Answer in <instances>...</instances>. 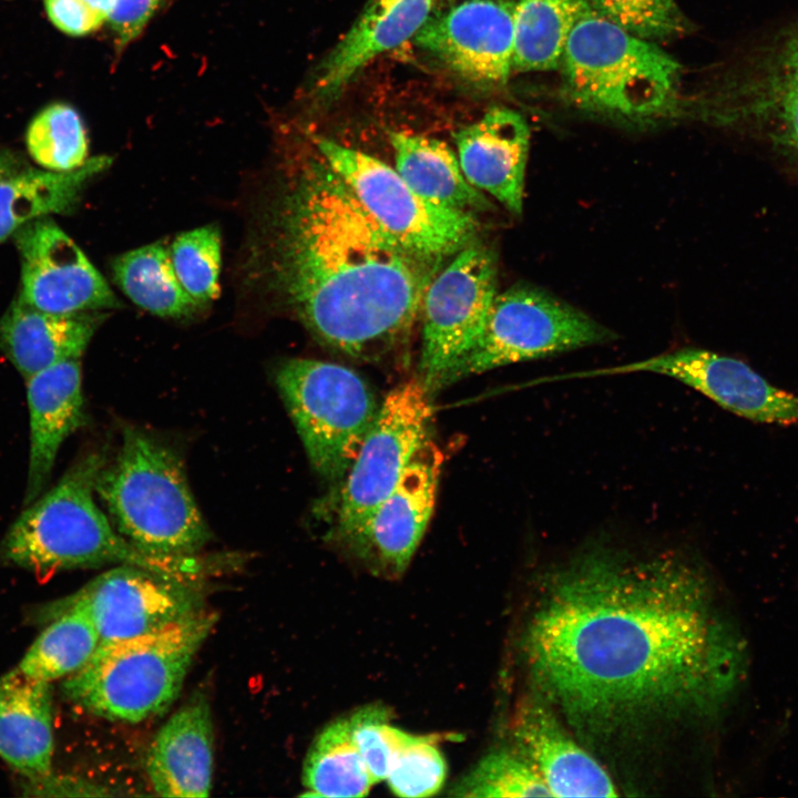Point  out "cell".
Returning <instances> with one entry per match:
<instances>
[{"mask_svg": "<svg viewBox=\"0 0 798 798\" xmlns=\"http://www.w3.org/2000/svg\"><path fill=\"white\" fill-rule=\"evenodd\" d=\"M710 594L674 552L581 550L544 575L523 633L540 698L600 741L710 714L739 656Z\"/></svg>", "mask_w": 798, "mask_h": 798, "instance_id": "6da1fadb", "label": "cell"}, {"mask_svg": "<svg viewBox=\"0 0 798 798\" xmlns=\"http://www.w3.org/2000/svg\"><path fill=\"white\" fill-rule=\"evenodd\" d=\"M275 283L306 328L352 357L389 350L411 329L442 260L403 246L320 156L275 211Z\"/></svg>", "mask_w": 798, "mask_h": 798, "instance_id": "7a4b0ae2", "label": "cell"}, {"mask_svg": "<svg viewBox=\"0 0 798 798\" xmlns=\"http://www.w3.org/2000/svg\"><path fill=\"white\" fill-rule=\"evenodd\" d=\"M106 463L98 451L81 456L48 491L25 505L0 540V567L37 575L105 564H129L194 579L196 557L165 559L127 541L98 507L96 478Z\"/></svg>", "mask_w": 798, "mask_h": 798, "instance_id": "3957f363", "label": "cell"}, {"mask_svg": "<svg viewBox=\"0 0 798 798\" xmlns=\"http://www.w3.org/2000/svg\"><path fill=\"white\" fill-rule=\"evenodd\" d=\"M95 493L115 529L139 550L165 559L196 557L211 539L177 456L155 438L124 427Z\"/></svg>", "mask_w": 798, "mask_h": 798, "instance_id": "277c9868", "label": "cell"}, {"mask_svg": "<svg viewBox=\"0 0 798 798\" xmlns=\"http://www.w3.org/2000/svg\"><path fill=\"white\" fill-rule=\"evenodd\" d=\"M217 622L205 608L163 630L101 644L62 685L78 707L113 722L163 714L178 696L192 663Z\"/></svg>", "mask_w": 798, "mask_h": 798, "instance_id": "5b68a950", "label": "cell"}, {"mask_svg": "<svg viewBox=\"0 0 798 798\" xmlns=\"http://www.w3.org/2000/svg\"><path fill=\"white\" fill-rule=\"evenodd\" d=\"M560 69L576 106L628 120L656 117L674 106L681 73L654 41L618 27L591 2L567 38Z\"/></svg>", "mask_w": 798, "mask_h": 798, "instance_id": "8992f818", "label": "cell"}, {"mask_svg": "<svg viewBox=\"0 0 798 798\" xmlns=\"http://www.w3.org/2000/svg\"><path fill=\"white\" fill-rule=\"evenodd\" d=\"M276 385L314 469L344 479L379 410L368 385L347 367L305 358L283 362Z\"/></svg>", "mask_w": 798, "mask_h": 798, "instance_id": "52a82bcc", "label": "cell"}, {"mask_svg": "<svg viewBox=\"0 0 798 798\" xmlns=\"http://www.w3.org/2000/svg\"><path fill=\"white\" fill-rule=\"evenodd\" d=\"M315 144L364 208L408 249L442 260L477 239L474 213L427 201L396 168L369 154L321 136Z\"/></svg>", "mask_w": 798, "mask_h": 798, "instance_id": "ba28073f", "label": "cell"}, {"mask_svg": "<svg viewBox=\"0 0 798 798\" xmlns=\"http://www.w3.org/2000/svg\"><path fill=\"white\" fill-rule=\"evenodd\" d=\"M615 338L612 330L552 294L515 284L497 294L480 338L454 370L451 382Z\"/></svg>", "mask_w": 798, "mask_h": 798, "instance_id": "9c48e42d", "label": "cell"}, {"mask_svg": "<svg viewBox=\"0 0 798 798\" xmlns=\"http://www.w3.org/2000/svg\"><path fill=\"white\" fill-rule=\"evenodd\" d=\"M497 257L474 239L437 273L424 293L420 381L429 395L451 382L480 338L497 296Z\"/></svg>", "mask_w": 798, "mask_h": 798, "instance_id": "30bf717a", "label": "cell"}, {"mask_svg": "<svg viewBox=\"0 0 798 798\" xmlns=\"http://www.w3.org/2000/svg\"><path fill=\"white\" fill-rule=\"evenodd\" d=\"M194 579L120 564L89 581L76 592L41 604L30 614L47 624L70 608L92 620L100 644L150 634L194 616L204 610Z\"/></svg>", "mask_w": 798, "mask_h": 798, "instance_id": "8fae6325", "label": "cell"}, {"mask_svg": "<svg viewBox=\"0 0 798 798\" xmlns=\"http://www.w3.org/2000/svg\"><path fill=\"white\" fill-rule=\"evenodd\" d=\"M430 416L429 392L420 380L406 381L385 397L340 491L337 532L348 546L426 441Z\"/></svg>", "mask_w": 798, "mask_h": 798, "instance_id": "7c38bea8", "label": "cell"}, {"mask_svg": "<svg viewBox=\"0 0 798 798\" xmlns=\"http://www.w3.org/2000/svg\"><path fill=\"white\" fill-rule=\"evenodd\" d=\"M13 238L21 259L18 299L23 304L53 314L119 306L103 276L50 217L27 223Z\"/></svg>", "mask_w": 798, "mask_h": 798, "instance_id": "4fadbf2b", "label": "cell"}, {"mask_svg": "<svg viewBox=\"0 0 798 798\" xmlns=\"http://www.w3.org/2000/svg\"><path fill=\"white\" fill-rule=\"evenodd\" d=\"M709 106L726 122L751 124L798 154V21L756 50Z\"/></svg>", "mask_w": 798, "mask_h": 798, "instance_id": "5bb4252c", "label": "cell"}, {"mask_svg": "<svg viewBox=\"0 0 798 798\" xmlns=\"http://www.w3.org/2000/svg\"><path fill=\"white\" fill-rule=\"evenodd\" d=\"M602 375L653 372L699 391L718 406L746 419L798 424V396L777 388L747 364L695 347L601 369Z\"/></svg>", "mask_w": 798, "mask_h": 798, "instance_id": "9a60e30c", "label": "cell"}, {"mask_svg": "<svg viewBox=\"0 0 798 798\" xmlns=\"http://www.w3.org/2000/svg\"><path fill=\"white\" fill-rule=\"evenodd\" d=\"M456 74L481 85L504 84L513 71L514 6L468 0L428 18L413 37Z\"/></svg>", "mask_w": 798, "mask_h": 798, "instance_id": "2e32d148", "label": "cell"}, {"mask_svg": "<svg viewBox=\"0 0 798 798\" xmlns=\"http://www.w3.org/2000/svg\"><path fill=\"white\" fill-rule=\"evenodd\" d=\"M442 462L441 450L424 441L349 546L374 574L392 579L408 567L433 512Z\"/></svg>", "mask_w": 798, "mask_h": 798, "instance_id": "e0dca14e", "label": "cell"}, {"mask_svg": "<svg viewBox=\"0 0 798 798\" xmlns=\"http://www.w3.org/2000/svg\"><path fill=\"white\" fill-rule=\"evenodd\" d=\"M453 137L468 182L520 216L530 147V129L523 116L511 109L494 106Z\"/></svg>", "mask_w": 798, "mask_h": 798, "instance_id": "ac0fdd59", "label": "cell"}, {"mask_svg": "<svg viewBox=\"0 0 798 798\" xmlns=\"http://www.w3.org/2000/svg\"><path fill=\"white\" fill-rule=\"evenodd\" d=\"M515 750L539 771L553 797H615L606 770L567 735L543 699L528 700L513 725Z\"/></svg>", "mask_w": 798, "mask_h": 798, "instance_id": "d6986e66", "label": "cell"}, {"mask_svg": "<svg viewBox=\"0 0 798 798\" xmlns=\"http://www.w3.org/2000/svg\"><path fill=\"white\" fill-rule=\"evenodd\" d=\"M146 773L161 797H207L214 773V728L208 700L194 695L154 737Z\"/></svg>", "mask_w": 798, "mask_h": 798, "instance_id": "ffe728a7", "label": "cell"}, {"mask_svg": "<svg viewBox=\"0 0 798 798\" xmlns=\"http://www.w3.org/2000/svg\"><path fill=\"white\" fill-rule=\"evenodd\" d=\"M29 459L23 504L47 488L60 448L84 417L79 359L61 362L25 379Z\"/></svg>", "mask_w": 798, "mask_h": 798, "instance_id": "44dd1931", "label": "cell"}, {"mask_svg": "<svg viewBox=\"0 0 798 798\" xmlns=\"http://www.w3.org/2000/svg\"><path fill=\"white\" fill-rule=\"evenodd\" d=\"M433 0H370L323 61L315 83L330 101L372 59L413 38L430 17Z\"/></svg>", "mask_w": 798, "mask_h": 798, "instance_id": "7402d4cb", "label": "cell"}, {"mask_svg": "<svg viewBox=\"0 0 798 798\" xmlns=\"http://www.w3.org/2000/svg\"><path fill=\"white\" fill-rule=\"evenodd\" d=\"M104 317L98 310L53 314L16 299L0 318V350L25 380L80 359Z\"/></svg>", "mask_w": 798, "mask_h": 798, "instance_id": "603a6c76", "label": "cell"}, {"mask_svg": "<svg viewBox=\"0 0 798 798\" xmlns=\"http://www.w3.org/2000/svg\"><path fill=\"white\" fill-rule=\"evenodd\" d=\"M53 720L50 683L17 667L0 676V757L25 779L51 771Z\"/></svg>", "mask_w": 798, "mask_h": 798, "instance_id": "cb8c5ba5", "label": "cell"}, {"mask_svg": "<svg viewBox=\"0 0 798 798\" xmlns=\"http://www.w3.org/2000/svg\"><path fill=\"white\" fill-rule=\"evenodd\" d=\"M397 172L420 196L452 209L488 212L492 203L464 177L450 146L437 139L391 132Z\"/></svg>", "mask_w": 798, "mask_h": 798, "instance_id": "d4e9b609", "label": "cell"}, {"mask_svg": "<svg viewBox=\"0 0 798 798\" xmlns=\"http://www.w3.org/2000/svg\"><path fill=\"white\" fill-rule=\"evenodd\" d=\"M109 161L94 157L70 172L28 167L0 181V242L33 219L71 211L89 180Z\"/></svg>", "mask_w": 798, "mask_h": 798, "instance_id": "484cf974", "label": "cell"}, {"mask_svg": "<svg viewBox=\"0 0 798 798\" xmlns=\"http://www.w3.org/2000/svg\"><path fill=\"white\" fill-rule=\"evenodd\" d=\"M114 280L139 307L161 317L180 318L198 307L175 274L170 248L154 243L126 252L113 262Z\"/></svg>", "mask_w": 798, "mask_h": 798, "instance_id": "4316f807", "label": "cell"}, {"mask_svg": "<svg viewBox=\"0 0 798 798\" xmlns=\"http://www.w3.org/2000/svg\"><path fill=\"white\" fill-rule=\"evenodd\" d=\"M590 0H520L514 6L513 70L560 68L567 38Z\"/></svg>", "mask_w": 798, "mask_h": 798, "instance_id": "83f0119b", "label": "cell"}, {"mask_svg": "<svg viewBox=\"0 0 798 798\" xmlns=\"http://www.w3.org/2000/svg\"><path fill=\"white\" fill-rule=\"evenodd\" d=\"M306 796L364 797L374 785L356 748L347 717L335 719L314 738L303 764Z\"/></svg>", "mask_w": 798, "mask_h": 798, "instance_id": "f1b7e54d", "label": "cell"}, {"mask_svg": "<svg viewBox=\"0 0 798 798\" xmlns=\"http://www.w3.org/2000/svg\"><path fill=\"white\" fill-rule=\"evenodd\" d=\"M99 644L90 616L80 608H70L47 623L17 668L47 683L65 679L90 661Z\"/></svg>", "mask_w": 798, "mask_h": 798, "instance_id": "f546056e", "label": "cell"}, {"mask_svg": "<svg viewBox=\"0 0 798 798\" xmlns=\"http://www.w3.org/2000/svg\"><path fill=\"white\" fill-rule=\"evenodd\" d=\"M30 156L52 172H70L88 161V139L79 113L63 103L42 110L27 130Z\"/></svg>", "mask_w": 798, "mask_h": 798, "instance_id": "4dcf8cb0", "label": "cell"}, {"mask_svg": "<svg viewBox=\"0 0 798 798\" xmlns=\"http://www.w3.org/2000/svg\"><path fill=\"white\" fill-rule=\"evenodd\" d=\"M449 795L463 798L552 796L539 771L514 749L483 756L451 786Z\"/></svg>", "mask_w": 798, "mask_h": 798, "instance_id": "1f68e13d", "label": "cell"}, {"mask_svg": "<svg viewBox=\"0 0 798 798\" xmlns=\"http://www.w3.org/2000/svg\"><path fill=\"white\" fill-rule=\"evenodd\" d=\"M171 260L184 290L200 306L219 295L221 235L214 225L202 226L176 237Z\"/></svg>", "mask_w": 798, "mask_h": 798, "instance_id": "d6a6232c", "label": "cell"}, {"mask_svg": "<svg viewBox=\"0 0 798 798\" xmlns=\"http://www.w3.org/2000/svg\"><path fill=\"white\" fill-rule=\"evenodd\" d=\"M437 739L434 735H411L400 730L386 778L393 795L419 798L440 791L447 777V764L436 746Z\"/></svg>", "mask_w": 798, "mask_h": 798, "instance_id": "836d02e7", "label": "cell"}, {"mask_svg": "<svg viewBox=\"0 0 798 798\" xmlns=\"http://www.w3.org/2000/svg\"><path fill=\"white\" fill-rule=\"evenodd\" d=\"M603 17L626 31L649 40L683 33L686 20L675 0H590Z\"/></svg>", "mask_w": 798, "mask_h": 798, "instance_id": "e575fe53", "label": "cell"}, {"mask_svg": "<svg viewBox=\"0 0 798 798\" xmlns=\"http://www.w3.org/2000/svg\"><path fill=\"white\" fill-rule=\"evenodd\" d=\"M347 719L351 739L374 784L386 780L398 735V728L389 724V708L379 703L368 704Z\"/></svg>", "mask_w": 798, "mask_h": 798, "instance_id": "d590c367", "label": "cell"}, {"mask_svg": "<svg viewBox=\"0 0 798 798\" xmlns=\"http://www.w3.org/2000/svg\"><path fill=\"white\" fill-rule=\"evenodd\" d=\"M51 22L70 35H84L101 27L105 20L83 0H44Z\"/></svg>", "mask_w": 798, "mask_h": 798, "instance_id": "8d00e7d4", "label": "cell"}, {"mask_svg": "<svg viewBox=\"0 0 798 798\" xmlns=\"http://www.w3.org/2000/svg\"><path fill=\"white\" fill-rule=\"evenodd\" d=\"M162 0H117L109 22L121 43L135 39Z\"/></svg>", "mask_w": 798, "mask_h": 798, "instance_id": "74e56055", "label": "cell"}, {"mask_svg": "<svg viewBox=\"0 0 798 798\" xmlns=\"http://www.w3.org/2000/svg\"><path fill=\"white\" fill-rule=\"evenodd\" d=\"M25 796L69 797V796H104V788L73 777L58 776L50 771L47 775L27 779L23 786Z\"/></svg>", "mask_w": 798, "mask_h": 798, "instance_id": "f35d334b", "label": "cell"}, {"mask_svg": "<svg viewBox=\"0 0 798 798\" xmlns=\"http://www.w3.org/2000/svg\"><path fill=\"white\" fill-rule=\"evenodd\" d=\"M28 167L27 162L18 153L7 149H0V181Z\"/></svg>", "mask_w": 798, "mask_h": 798, "instance_id": "ab89813d", "label": "cell"}, {"mask_svg": "<svg viewBox=\"0 0 798 798\" xmlns=\"http://www.w3.org/2000/svg\"><path fill=\"white\" fill-rule=\"evenodd\" d=\"M94 12L109 21L117 0H83Z\"/></svg>", "mask_w": 798, "mask_h": 798, "instance_id": "60d3db41", "label": "cell"}]
</instances>
